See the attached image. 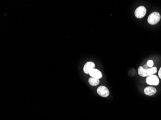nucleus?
<instances>
[{
  "label": "nucleus",
  "instance_id": "nucleus-10",
  "mask_svg": "<svg viewBox=\"0 0 161 120\" xmlns=\"http://www.w3.org/2000/svg\"><path fill=\"white\" fill-rule=\"evenodd\" d=\"M154 63L152 60H149L148 62H147V66L150 68H152V66H154Z\"/></svg>",
  "mask_w": 161,
  "mask_h": 120
},
{
  "label": "nucleus",
  "instance_id": "nucleus-3",
  "mask_svg": "<svg viewBox=\"0 0 161 120\" xmlns=\"http://www.w3.org/2000/svg\"><path fill=\"white\" fill-rule=\"evenodd\" d=\"M146 82L151 86H157L159 84V79L156 76L151 75L146 78Z\"/></svg>",
  "mask_w": 161,
  "mask_h": 120
},
{
  "label": "nucleus",
  "instance_id": "nucleus-11",
  "mask_svg": "<svg viewBox=\"0 0 161 120\" xmlns=\"http://www.w3.org/2000/svg\"><path fill=\"white\" fill-rule=\"evenodd\" d=\"M158 75H159V78L161 79V67L159 71V73H158Z\"/></svg>",
  "mask_w": 161,
  "mask_h": 120
},
{
  "label": "nucleus",
  "instance_id": "nucleus-2",
  "mask_svg": "<svg viewBox=\"0 0 161 120\" xmlns=\"http://www.w3.org/2000/svg\"><path fill=\"white\" fill-rule=\"evenodd\" d=\"M161 19V15L158 12L151 13L148 18V22L150 25H154L158 23Z\"/></svg>",
  "mask_w": 161,
  "mask_h": 120
},
{
  "label": "nucleus",
  "instance_id": "nucleus-9",
  "mask_svg": "<svg viewBox=\"0 0 161 120\" xmlns=\"http://www.w3.org/2000/svg\"><path fill=\"white\" fill-rule=\"evenodd\" d=\"M88 82L90 85H91L92 86H96L99 85V80L98 78H89L88 80Z\"/></svg>",
  "mask_w": 161,
  "mask_h": 120
},
{
  "label": "nucleus",
  "instance_id": "nucleus-8",
  "mask_svg": "<svg viewBox=\"0 0 161 120\" xmlns=\"http://www.w3.org/2000/svg\"><path fill=\"white\" fill-rule=\"evenodd\" d=\"M156 89L153 86H147L144 89V93L146 95L152 96L156 92Z\"/></svg>",
  "mask_w": 161,
  "mask_h": 120
},
{
  "label": "nucleus",
  "instance_id": "nucleus-4",
  "mask_svg": "<svg viewBox=\"0 0 161 120\" xmlns=\"http://www.w3.org/2000/svg\"><path fill=\"white\" fill-rule=\"evenodd\" d=\"M147 10L144 6H140L137 7L135 12V15L137 18H142L146 15Z\"/></svg>",
  "mask_w": 161,
  "mask_h": 120
},
{
  "label": "nucleus",
  "instance_id": "nucleus-7",
  "mask_svg": "<svg viewBox=\"0 0 161 120\" xmlns=\"http://www.w3.org/2000/svg\"><path fill=\"white\" fill-rule=\"evenodd\" d=\"M89 75H90L91 78H96L99 79L101 78L102 77V73L99 70L96 68L91 70L89 73Z\"/></svg>",
  "mask_w": 161,
  "mask_h": 120
},
{
  "label": "nucleus",
  "instance_id": "nucleus-6",
  "mask_svg": "<svg viewBox=\"0 0 161 120\" xmlns=\"http://www.w3.org/2000/svg\"><path fill=\"white\" fill-rule=\"evenodd\" d=\"M95 63L93 62H87L84 66V72L86 74H89L91 70L95 68Z\"/></svg>",
  "mask_w": 161,
  "mask_h": 120
},
{
  "label": "nucleus",
  "instance_id": "nucleus-5",
  "mask_svg": "<svg viewBox=\"0 0 161 120\" xmlns=\"http://www.w3.org/2000/svg\"><path fill=\"white\" fill-rule=\"evenodd\" d=\"M97 93L99 96L104 98L108 97L109 95V91L108 88L103 86H101L98 88Z\"/></svg>",
  "mask_w": 161,
  "mask_h": 120
},
{
  "label": "nucleus",
  "instance_id": "nucleus-1",
  "mask_svg": "<svg viewBox=\"0 0 161 120\" xmlns=\"http://www.w3.org/2000/svg\"><path fill=\"white\" fill-rule=\"evenodd\" d=\"M157 69L156 67H153L149 69H144L143 67L140 66L138 69V73L139 76L142 77H148L156 73Z\"/></svg>",
  "mask_w": 161,
  "mask_h": 120
}]
</instances>
